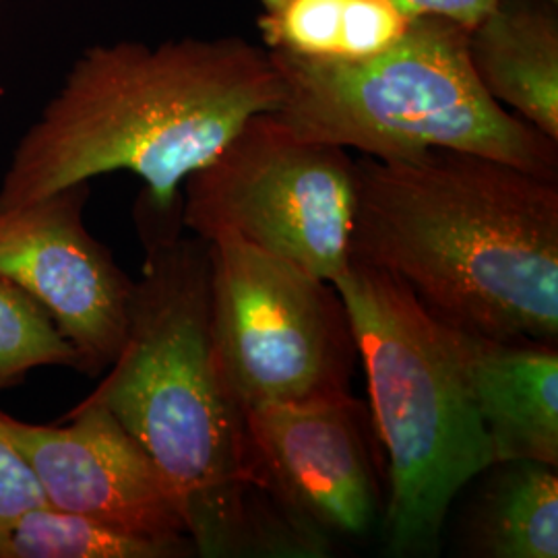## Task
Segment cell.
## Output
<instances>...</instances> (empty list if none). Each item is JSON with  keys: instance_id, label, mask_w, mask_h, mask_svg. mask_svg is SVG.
<instances>
[{"instance_id": "obj_1", "label": "cell", "mask_w": 558, "mask_h": 558, "mask_svg": "<svg viewBox=\"0 0 558 558\" xmlns=\"http://www.w3.org/2000/svg\"><path fill=\"white\" fill-rule=\"evenodd\" d=\"M145 248L126 338L85 399L106 405L156 463L197 557L317 558L263 490L246 412L211 336L209 251L182 226V205L137 199Z\"/></svg>"}, {"instance_id": "obj_2", "label": "cell", "mask_w": 558, "mask_h": 558, "mask_svg": "<svg viewBox=\"0 0 558 558\" xmlns=\"http://www.w3.org/2000/svg\"><path fill=\"white\" fill-rule=\"evenodd\" d=\"M354 163L350 263L459 331L557 345L558 180L456 149Z\"/></svg>"}, {"instance_id": "obj_3", "label": "cell", "mask_w": 558, "mask_h": 558, "mask_svg": "<svg viewBox=\"0 0 558 558\" xmlns=\"http://www.w3.org/2000/svg\"><path fill=\"white\" fill-rule=\"evenodd\" d=\"M281 96L269 52L234 36L94 46L17 143L0 209L110 172L137 174L141 199L174 209L184 180Z\"/></svg>"}, {"instance_id": "obj_4", "label": "cell", "mask_w": 558, "mask_h": 558, "mask_svg": "<svg viewBox=\"0 0 558 558\" xmlns=\"http://www.w3.org/2000/svg\"><path fill=\"white\" fill-rule=\"evenodd\" d=\"M366 373L387 465L380 532L391 557L439 555L459 493L495 463L447 325L389 274L350 263L333 283Z\"/></svg>"}, {"instance_id": "obj_5", "label": "cell", "mask_w": 558, "mask_h": 558, "mask_svg": "<svg viewBox=\"0 0 558 558\" xmlns=\"http://www.w3.org/2000/svg\"><path fill=\"white\" fill-rule=\"evenodd\" d=\"M269 57L283 87L274 114L304 140L377 160L456 149L558 180V141L488 96L468 32L451 21L414 20L391 48L356 62Z\"/></svg>"}, {"instance_id": "obj_6", "label": "cell", "mask_w": 558, "mask_h": 558, "mask_svg": "<svg viewBox=\"0 0 558 558\" xmlns=\"http://www.w3.org/2000/svg\"><path fill=\"white\" fill-rule=\"evenodd\" d=\"M180 197L182 226L197 239L232 234L331 283L350 267L356 163L274 112L246 120L184 180Z\"/></svg>"}, {"instance_id": "obj_7", "label": "cell", "mask_w": 558, "mask_h": 558, "mask_svg": "<svg viewBox=\"0 0 558 558\" xmlns=\"http://www.w3.org/2000/svg\"><path fill=\"white\" fill-rule=\"evenodd\" d=\"M207 251L214 348L244 412L352 391L359 348L331 281L232 234Z\"/></svg>"}, {"instance_id": "obj_8", "label": "cell", "mask_w": 558, "mask_h": 558, "mask_svg": "<svg viewBox=\"0 0 558 558\" xmlns=\"http://www.w3.org/2000/svg\"><path fill=\"white\" fill-rule=\"evenodd\" d=\"M260 486L311 544L362 538L383 518L377 433L368 405L350 393L246 412Z\"/></svg>"}, {"instance_id": "obj_9", "label": "cell", "mask_w": 558, "mask_h": 558, "mask_svg": "<svg viewBox=\"0 0 558 558\" xmlns=\"http://www.w3.org/2000/svg\"><path fill=\"white\" fill-rule=\"evenodd\" d=\"M89 182L0 209V278L36 300L71 343L80 373L110 368L126 338L135 281L85 226Z\"/></svg>"}, {"instance_id": "obj_10", "label": "cell", "mask_w": 558, "mask_h": 558, "mask_svg": "<svg viewBox=\"0 0 558 558\" xmlns=\"http://www.w3.org/2000/svg\"><path fill=\"white\" fill-rule=\"evenodd\" d=\"M7 424L48 505L147 538L191 539L156 463L106 405L83 399L62 426L9 414Z\"/></svg>"}, {"instance_id": "obj_11", "label": "cell", "mask_w": 558, "mask_h": 558, "mask_svg": "<svg viewBox=\"0 0 558 558\" xmlns=\"http://www.w3.org/2000/svg\"><path fill=\"white\" fill-rule=\"evenodd\" d=\"M495 461L536 459L558 468V350L449 327Z\"/></svg>"}, {"instance_id": "obj_12", "label": "cell", "mask_w": 558, "mask_h": 558, "mask_svg": "<svg viewBox=\"0 0 558 558\" xmlns=\"http://www.w3.org/2000/svg\"><path fill=\"white\" fill-rule=\"evenodd\" d=\"M468 50L488 96L558 141L557 0H497Z\"/></svg>"}, {"instance_id": "obj_13", "label": "cell", "mask_w": 558, "mask_h": 558, "mask_svg": "<svg viewBox=\"0 0 558 558\" xmlns=\"http://www.w3.org/2000/svg\"><path fill=\"white\" fill-rule=\"evenodd\" d=\"M486 480L465 521V550L480 558L558 557L557 465L505 459Z\"/></svg>"}, {"instance_id": "obj_14", "label": "cell", "mask_w": 558, "mask_h": 558, "mask_svg": "<svg viewBox=\"0 0 558 558\" xmlns=\"http://www.w3.org/2000/svg\"><path fill=\"white\" fill-rule=\"evenodd\" d=\"M263 48L317 62H356L405 36L412 17L391 0H259Z\"/></svg>"}, {"instance_id": "obj_15", "label": "cell", "mask_w": 558, "mask_h": 558, "mask_svg": "<svg viewBox=\"0 0 558 558\" xmlns=\"http://www.w3.org/2000/svg\"><path fill=\"white\" fill-rule=\"evenodd\" d=\"M191 539L131 534L96 519L41 505L0 527V558H182L195 557Z\"/></svg>"}, {"instance_id": "obj_16", "label": "cell", "mask_w": 558, "mask_h": 558, "mask_svg": "<svg viewBox=\"0 0 558 558\" xmlns=\"http://www.w3.org/2000/svg\"><path fill=\"white\" fill-rule=\"evenodd\" d=\"M46 366L80 371V359L40 304L0 278V391Z\"/></svg>"}, {"instance_id": "obj_17", "label": "cell", "mask_w": 558, "mask_h": 558, "mask_svg": "<svg viewBox=\"0 0 558 558\" xmlns=\"http://www.w3.org/2000/svg\"><path fill=\"white\" fill-rule=\"evenodd\" d=\"M46 505L40 480L13 439L0 410V527Z\"/></svg>"}, {"instance_id": "obj_18", "label": "cell", "mask_w": 558, "mask_h": 558, "mask_svg": "<svg viewBox=\"0 0 558 558\" xmlns=\"http://www.w3.org/2000/svg\"><path fill=\"white\" fill-rule=\"evenodd\" d=\"M408 17H435L451 21L470 32L484 15L493 11L497 0H391Z\"/></svg>"}]
</instances>
